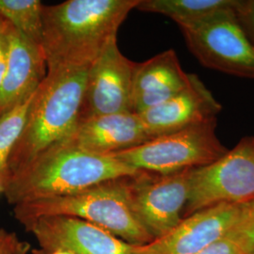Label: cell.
<instances>
[{
    "label": "cell",
    "instance_id": "obj_22",
    "mask_svg": "<svg viewBox=\"0 0 254 254\" xmlns=\"http://www.w3.org/2000/svg\"><path fill=\"white\" fill-rule=\"evenodd\" d=\"M19 239L14 233L0 229V254H15Z\"/></svg>",
    "mask_w": 254,
    "mask_h": 254
},
{
    "label": "cell",
    "instance_id": "obj_19",
    "mask_svg": "<svg viewBox=\"0 0 254 254\" xmlns=\"http://www.w3.org/2000/svg\"><path fill=\"white\" fill-rule=\"evenodd\" d=\"M243 254H254V203L244 205L235 226L228 234Z\"/></svg>",
    "mask_w": 254,
    "mask_h": 254
},
{
    "label": "cell",
    "instance_id": "obj_6",
    "mask_svg": "<svg viewBox=\"0 0 254 254\" xmlns=\"http://www.w3.org/2000/svg\"><path fill=\"white\" fill-rule=\"evenodd\" d=\"M253 202L254 136H246L216 161L191 169L183 218L222 203L244 206Z\"/></svg>",
    "mask_w": 254,
    "mask_h": 254
},
{
    "label": "cell",
    "instance_id": "obj_4",
    "mask_svg": "<svg viewBox=\"0 0 254 254\" xmlns=\"http://www.w3.org/2000/svg\"><path fill=\"white\" fill-rule=\"evenodd\" d=\"M123 179L124 177L103 182L67 196L17 204L13 210L14 216L22 225L42 217L66 216L80 218L131 245H145L154 238L130 210Z\"/></svg>",
    "mask_w": 254,
    "mask_h": 254
},
{
    "label": "cell",
    "instance_id": "obj_8",
    "mask_svg": "<svg viewBox=\"0 0 254 254\" xmlns=\"http://www.w3.org/2000/svg\"><path fill=\"white\" fill-rule=\"evenodd\" d=\"M190 170L173 173L138 171L124 177L127 203L154 239L162 237L183 219L190 190Z\"/></svg>",
    "mask_w": 254,
    "mask_h": 254
},
{
    "label": "cell",
    "instance_id": "obj_26",
    "mask_svg": "<svg viewBox=\"0 0 254 254\" xmlns=\"http://www.w3.org/2000/svg\"><path fill=\"white\" fill-rule=\"evenodd\" d=\"M9 26V22L7 20L3 18L1 15H0V34L5 32L7 27Z\"/></svg>",
    "mask_w": 254,
    "mask_h": 254
},
{
    "label": "cell",
    "instance_id": "obj_1",
    "mask_svg": "<svg viewBox=\"0 0 254 254\" xmlns=\"http://www.w3.org/2000/svg\"><path fill=\"white\" fill-rule=\"evenodd\" d=\"M139 0H69L43 7L42 49L47 72L89 68L117 39Z\"/></svg>",
    "mask_w": 254,
    "mask_h": 254
},
{
    "label": "cell",
    "instance_id": "obj_28",
    "mask_svg": "<svg viewBox=\"0 0 254 254\" xmlns=\"http://www.w3.org/2000/svg\"><path fill=\"white\" fill-rule=\"evenodd\" d=\"M253 203H254V202H253Z\"/></svg>",
    "mask_w": 254,
    "mask_h": 254
},
{
    "label": "cell",
    "instance_id": "obj_13",
    "mask_svg": "<svg viewBox=\"0 0 254 254\" xmlns=\"http://www.w3.org/2000/svg\"><path fill=\"white\" fill-rule=\"evenodd\" d=\"M150 139L138 115L127 112L82 121L66 141L92 154L109 155Z\"/></svg>",
    "mask_w": 254,
    "mask_h": 254
},
{
    "label": "cell",
    "instance_id": "obj_18",
    "mask_svg": "<svg viewBox=\"0 0 254 254\" xmlns=\"http://www.w3.org/2000/svg\"><path fill=\"white\" fill-rule=\"evenodd\" d=\"M36 91L37 89L29 92L0 116V179L2 184L7 173L9 154L25 128Z\"/></svg>",
    "mask_w": 254,
    "mask_h": 254
},
{
    "label": "cell",
    "instance_id": "obj_12",
    "mask_svg": "<svg viewBox=\"0 0 254 254\" xmlns=\"http://www.w3.org/2000/svg\"><path fill=\"white\" fill-rule=\"evenodd\" d=\"M221 109L204 83L192 74L190 85L186 90L137 115L154 138L217 119Z\"/></svg>",
    "mask_w": 254,
    "mask_h": 254
},
{
    "label": "cell",
    "instance_id": "obj_2",
    "mask_svg": "<svg viewBox=\"0 0 254 254\" xmlns=\"http://www.w3.org/2000/svg\"><path fill=\"white\" fill-rule=\"evenodd\" d=\"M137 172L110 154H92L65 140L9 174L3 182V193L15 206L71 195Z\"/></svg>",
    "mask_w": 254,
    "mask_h": 254
},
{
    "label": "cell",
    "instance_id": "obj_15",
    "mask_svg": "<svg viewBox=\"0 0 254 254\" xmlns=\"http://www.w3.org/2000/svg\"><path fill=\"white\" fill-rule=\"evenodd\" d=\"M193 73H186L173 49L136 64L133 80V112L141 113L171 99L190 85Z\"/></svg>",
    "mask_w": 254,
    "mask_h": 254
},
{
    "label": "cell",
    "instance_id": "obj_24",
    "mask_svg": "<svg viewBox=\"0 0 254 254\" xmlns=\"http://www.w3.org/2000/svg\"><path fill=\"white\" fill-rule=\"evenodd\" d=\"M29 251H30V245L28 243L19 241L16 251H15V254H27Z\"/></svg>",
    "mask_w": 254,
    "mask_h": 254
},
{
    "label": "cell",
    "instance_id": "obj_17",
    "mask_svg": "<svg viewBox=\"0 0 254 254\" xmlns=\"http://www.w3.org/2000/svg\"><path fill=\"white\" fill-rule=\"evenodd\" d=\"M43 7L39 0H0V15L24 36L41 46Z\"/></svg>",
    "mask_w": 254,
    "mask_h": 254
},
{
    "label": "cell",
    "instance_id": "obj_27",
    "mask_svg": "<svg viewBox=\"0 0 254 254\" xmlns=\"http://www.w3.org/2000/svg\"><path fill=\"white\" fill-rule=\"evenodd\" d=\"M0 193H3V184L0 179Z\"/></svg>",
    "mask_w": 254,
    "mask_h": 254
},
{
    "label": "cell",
    "instance_id": "obj_23",
    "mask_svg": "<svg viewBox=\"0 0 254 254\" xmlns=\"http://www.w3.org/2000/svg\"><path fill=\"white\" fill-rule=\"evenodd\" d=\"M8 38L6 31L0 34V86L3 81L8 63Z\"/></svg>",
    "mask_w": 254,
    "mask_h": 254
},
{
    "label": "cell",
    "instance_id": "obj_3",
    "mask_svg": "<svg viewBox=\"0 0 254 254\" xmlns=\"http://www.w3.org/2000/svg\"><path fill=\"white\" fill-rule=\"evenodd\" d=\"M88 70L46 73L37 88L25 128L9 154L5 179L72 135L79 123Z\"/></svg>",
    "mask_w": 254,
    "mask_h": 254
},
{
    "label": "cell",
    "instance_id": "obj_25",
    "mask_svg": "<svg viewBox=\"0 0 254 254\" xmlns=\"http://www.w3.org/2000/svg\"><path fill=\"white\" fill-rule=\"evenodd\" d=\"M32 254H72L68 252H65V251H55V252H51V253H43L41 252L40 250H33L32 251Z\"/></svg>",
    "mask_w": 254,
    "mask_h": 254
},
{
    "label": "cell",
    "instance_id": "obj_5",
    "mask_svg": "<svg viewBox=\"0 0 254 254\" xmlns=\"http://www.w3.org/2000/svg\"><path fill=\"white\" fill-rule=\"evenodd\" d=\"M217 123L214 119L110 155L137 171L151 173H177L203 167L228 152L217 136Z\"/></svg>",
    "mask_w": 254,
    "mask_h": 254
},
{
    "label": "cell",
    "instance_id": "obj_20",
    "mask_svg": "<svg viewBox=\"0 0 254 254\" xmlns=\"http://www.w3.org/2000/svg\"><path fill=\"white\" fill-rule=\"evenodd\" d=\"M235 11L239 24L254 45V0H238Z\"/></svg>",
    "mask_w": 254,
    "mask_h": 254
},
{
    "label": "cell",
    "instance_id": "obj_9",
    "mask_svg": "<svg viewBox=\"0 0 254 254\" xmlns=\"http://www.w3.org/2000/svg\"><path fill=\"white\" fill-rule=\"evenodd\" d=\"M136 63L122 54L113 40L88 70L79 123L88 119L133 112Z\"/></svg>",
    "mask_w": 254,
    "mask_h": 254
},
{
    "label": "cell",
    "instance_id": "obj_16",
    "mask_svg": "<svg viewBox=\"0 0 254 254\" xmlns=\"http://www.w3.org/2000/svg\"><path fill=\"white\" fill-rule=\"evenodd\" d=\"M238 0H139L136 9L159 13L179 27L201 22L218 12L236 8Z\"/></svg>",
    "mask_w": 254,
    "mask_h": 254
},
{
    "label": "cell",
    "instance_id": "obj_21",
    "mask_svg": "<svg viewBox=\"0 0 254 254\" xmlns=\"http://www.w3.org/2000/svg\"><path fill=\"white\" fill-rule=\"evenodd\" d=\"M197 254H243L232 238L225 236Z\"/></svg>",
    "mask_w": 254,
    "mask_h": 254
},
{
    "label": "cell",
    "instance_id": "obj_11",
    "mask_svg": "<svg viewBox=\"0 0 254 254\" xmlns=\"http://www.w3.org/2000/svg\"><path fill=\"white\" fill-rule=\"evenodd\" d=\"M243 206L222 203L184 218L167 235L145 245H134L132 254H197L228 236Z\"/></svg>",
    "mask_w": 254,
    "mask_h": 254
},
{
    "label": "cell",
    "instance_id": "obj_10",
    "mask_svg": "<svg viewBox=\"0 0 254 254\" xmlns=\"http://www.w3.org/2000/svg\"><path fill=\"white\" fill-rule=\"evenodd\" d=\"M35 236L43 253L65 251L72 254H132L133 247L108 231L80 218L42 217L24 224Z\"/></svg>",
    "mask_w": 254,
    "mask_h": 254
},
{
    "label": "cell",
    "instance_id": "obj_14",
    "mask_svg": "<svg viewBox=\"0 0 254 254\" xmlns=\"http://www.w3.org/2000/svg\"><path fill=\"white\" fill-rule=\"evenodd\" d=\"M8 63L0 86V116L36 90L46 77V62L42 46L24 36L9 23Z\"/></svg>",
    "mask_w": 254,
    "mask_h": 254
},
{
    "label": "cell",
    "instance_id": "obj_7",
    "mask_svg": "<svg viewBox=\"0 0 254 254\" xmlns=\"http://www.w3.org/2000/svg\"><path fill=\"white\" fill-rule=\"evenodd\" d=\"M228 9L180 29L190 51L206 68L254 79V45Z\"/></svg>",
    "mask_w": 254,
    "mask_h": 254
}]
</instances>
